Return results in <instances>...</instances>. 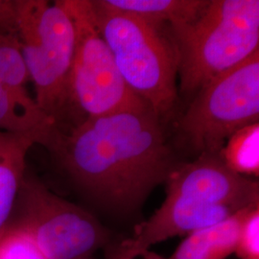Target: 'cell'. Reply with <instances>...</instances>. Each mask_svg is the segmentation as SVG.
<instances>
[{"label":"cell","mask_w":259,"mask_h":259,"mask_svg":"<svg viewBox=\"0 0 259 259\" xmlns=\"http://www.w3.org/2000/svg\"><path fill=\"white\" fill-rule=\"evenodd\" d=\"M45 147L81 193L122 217L138 212L180 162L150 107L56 127Z\"/></svg>","instance_id":"obj_1"},{"label":"cell","mask_w":259,"mask_h":259,"mask_svg":"<svg viewBox=\"0 0 259 259\" xmlns=\"http://www.w3.org/2000/svg\"><path fill=\"white\" fill-rule=\"evenodd\" d=\"M180 92L191 96L259 50L258 0H206L189 21L169 28Z\"/></svg>","instance_id":"obj_2"},{"label":"cell","mask_w":259,"mask_h":259,"mask_svg":"<svg viewBox=\"0 0 259 259\" xmlns=\"http://www.w3.org/2000/svg\"><path fill=\"white\" fill-rule=\"evenodd\" d=\"M92 18L130 89L162 120L179 97V59L169 30L90 0Z\"/></svg>","instance_id":"obj_3"},{"label":"cell","mask_w":259,"mask_h":259,"mask_svg":"<svg viewBox=\"0 0 259 259\" xmlns=\"http://www.w3.org/2000/svg\"><path fill=\"white\" fill-rule=\"evenodd\" d=\"M16 36L38 108L60 129L70 113L73 20L63 0H17Z\"/></svg>","instance_id":"obj_4"},{"label":"cell","mask_w":259,"mask_h":259,"mask_svg":"<svg viewBox=\"0 0 259 259\" xmlns=\"http://www.w3.org/2000/svg\"><path fill=\"white\" fill-rule=\"evenodd\" d=\"M258 119L259 50L196 93L177 128L196 155H219L234 133Z\"/></svg>","instance_id":"obj_5"},{"label":"cell","mask_w":259,"mask_h":259,"mask_svg":"<svg viewBox=\"0 0 259 259\" xmlns=\"http://www.w3.org/2000/svg\"><path fill=\"white\" fill-rule=\"evenodd\" d=\"M8 226L25 232L47 259H84L108 246L111 232L92 213L25 172Z\"/></svg>","instance_id":"obj_6"},{"label":"cell","mask_w":259,"mask_h":259,"mask_svg":"<svg viewBox=\"0 0 259 259\" xmlns=\"http://www.w3.org/2000/svg\"><path fill=\"white\" fill-rule=\"evenodd\" d=\"M63 2L75 28L69 85L73 126L87 118L150 107L122 78L110 48L93 22L90 0Z\"/></svg>","instance_id":"obj_7"},{"label":"cell","mask_w":259,"mask_h":259,"mask_svg":"<svg viewBox=\"0 0 259 259\" xmlns=\"http://www.w3.org/2000/svg\"><path fill=\"white\" fill-rule=\"evenodd\" d=\"M165 184L170 197L194 198L240 209L259 204L258 182L232 171L219 155H201L193 161L179 162Z\"/></svg>","instance_id":"obj_8"},{"label":"cell","mask_w":259,"mask_h":259,"mask_svg":"<svg viewBox=\"0 0 259 259\" xmlns=\"http://www.w3.org/2000/svg\"><path fill=\"white\" fill-rule=\"evenodd\" d=\"M29 80L18 37L0 35V131L35 135L46 146L57 125L28 93Z\"/></svg>","instance_id":"obj_9"},{"label":"cell","mask_w":259,"mask_h":259,"mask_svg":"<svg viewBox=\"0 0 259 259\" xmlns=\"http://www.w3.org/2000/svg\"><path fill=\"white\" fill-rule=\"evenodd\" d=\"M249 208L217 225L188 234L169 257H161L150 250L141 256L143 259H227L235 252L242 221Z\"/></svg>","instance_id":"obj_10"},{"label":"cell","mask_w":259,"mask_h":259,"mask_svg":"<svg viewBox=\"0 0 259 259\" xmlns=\"http://www.w3.org/2000/svg\"><path fill=\"white\" fill-rule=\"evenodd\" d=\"M112 9L133 15L156 27H174L193 19L206 0H103Z\"/></svg>","instance_id":"obj_11"},{"label":"cell","mask_w":259,"mask_h":259,"mask_svg":"<svg viewBox=\"0 0 259 259\" xmlns=\"http://www.w3.org/2000/svg\"><path fill=\"white\" fill-rule=\"evenodd\" d=\"M35 135H25L0 157V234L9 224L26 172V156L30 148L39 144Z\"/></svg>","instance_id":"obj_12"},{"label":"cell","mask_w":259,"mask_h":259,"mask_svg":"<svg viewBox=\"0 0 259 259\" xmlns=\"http://www.w3.org/2000/svg\"><path fill=\"white\" fill-rule=\"evenodd\" d=\"M219 157L241 176L258 177L259 122L234 133L224 145Z\"/></svg>","instance_id":"obj_13"},{"label":"cell","mask_w":259,"mask_h":259,"mask_svg":"<svg viewBox=\"0 0 259 259\" xmlns=\"http://www.w3.org/2000/svg\"><path fill=\"white\" fill-rule=\"evenodd\" d=\"M0 259H47L23 231L7 226L0 234Z\"/></svg>","instance_id":"obj_14"},{"label":"cell","mask_w":259,"mask_h":259,"mask_svg":"<svg viewBox=\"0 0 259 259\" xmlns=\"http://www.w3.org/2000/svg\"><path fill=\"white\" fill-rule=\"evenodd\" d=\"M234 253L239 259H259V204L245 213Z\"/></svg>","instance_id":"obj_15"},{"label":"cell","mask_w":259,"mask_h":259,"mask_svg":"<svg viewBox=\"0 0 259 259\" xmlns=\"http://www.w3.org/2000/svg\"><path fill=\"white\" fill-rule=\"evenodd\" d=\"M17 0H0V35L16 36Z\"/></svg>","instance_id":"obj_16"},{"label":"cell","mask_w":259,"mask_h":259,"mask_svg":"<svg viewBox=\"0 0 259 259\" xmlns=\"http://www.w3.org/2000/svg\"><path fill=\"white\" fill-rule=\"evenodd\" d=\"M23 136L25 135H17V134H11V133L0 131V157L3 156L15 144H17L19 139H21Z\"/></svg>","instance_id":"obj_17"},{"label":"cell","mask_w":259,"mask_h":259,"mask_svg":"<svg viewBox=\"0 0 259 259\" xmlns=\"http://www.w3.org/2000/svg\"><path fill=\"white\" fill-rule=\"evenodd\" d=\"M105 259H134L126 253L120 242L110 243L105 247Z\"/></svg>","instance_id":"obj_18"}]
</instances>
